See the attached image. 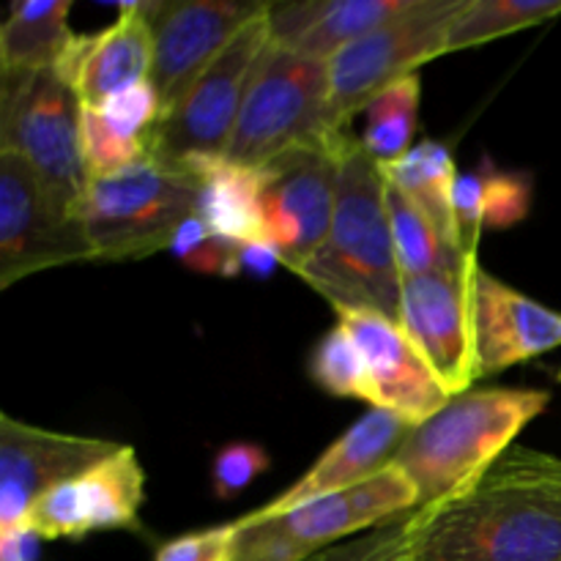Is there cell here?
<instances>
[{
	"instance_id": "13",
	"label": "cell",
	"mask_w": 561,
	"mask_h": 561,
	"mask_svg": "<svg viewBox=\"0 0 561 561\" xmlns=\"http://www.w3.org/2000/svg\"><path fill=\"white\" fill-rule=\"evenodd\" d=\"M110 438L44 431L0 414V531L25 524L38 499L121 453Z\"/></svg>"
},
{
	"instance_id": "33",
	"label": "cell",
	"mask_w": 561,
	"mask_h": 561,
	"mask_svg": "<svg viewBox=\"0 0 561 561\" xmlns=\"http://www.w3.org/2000/svg\"><path fill=\"white\" fill-rule=\"evenodd\" d=\"M485 173V222L488 228H510L520 222L531 208V179L526 173Z\"/></svg>"
},
{
	"instance_id": "9",
	"label": "cell",
	"mask_w": 561,
	"mask_h": 561,
	"mask_svg": "<svg viewBox=\"0 0 561 561\" xmlns=\"http://www.w3.org/2000/svg\"><path fill=\"white\" fill-rule=\"evenodd\" d=\"M466 0H422L420 9L370 36L348 44L329 64V113L334 129L365 113L367 104L409 75H420V66L447 55V36Z\"/></svg>"
},
{
	"instance_id": "1",
	"label": "cell",
	"mask_w": 561,
	"mask_h": 561,
	"mask_svg": "<svg viewBox=\"0 0 561 561\" xmlns=\"http://www.w3.org/2000/svg\"><path fill=\"white\" fill-rule=\"evenodd\" d=\"M414 561H561V458L513 447L474 488L422 510Z\"/></svg>"
},
{
	"instance_id": "21",
	"label": "cell",
	"mask_w": 561,
	"mask_h": 561,
	"mask_svg": "<svg viewBox=\"0 0 561 561\" xmlns=\"http://www.w3.org/2000/svg\"><path fill=\"white\" fill-rule=\"evenodd\" d=\"M71 0H16L0 27V69H55L77 38L69 27Z\"/></svg>"
},
{
	"instance_id": "5",
	"label": "cell",
	"mask_w": 561,
	"mask_h": 561,
	"mask_svg": "<svg viewBox=\"0 0 561 561\" xmlns=\"http://www.w3.org/2000/svg\"><path fill=\"white\" fill-rule=\"evenodd\" d=\"M195 175L146 157L121 173L91 181L77 214L96 263H121L170 250L181 225L195 217Z\"/></svg>"
},
{
	"instance_id": "17",
	"label": "cell",
	"mask_w": 561,
	"mask_h": 561,
	"mask_svg": "<svg viewBox=\"0 0 561 561\" xmlns=\"http://www.w3.org/2000/svg\"><path fill=\"white\" fill-rule=\"evenodd\" d=\"M471 343L474 381L561 345V316L493 277L482 263L471 268Z\"/></svg>"
},
{
	"instance_id": "14",
	"label": "cell",
	"mask_w": 561,
	"mask_h": 561,
	"mask_svg": "<svg viewBox=\"0 0 561 561\" xmlns=\"http://www.w3.org/2000/svg\"><path fill=\"white\" fill-rule=\"evenodd\" d=\"M142 502L146 474L135 447L126 444L113 458L38 499L27 513L25 526L42 540H82L96 531H135L140 529Z\"/></svg>"
},
{
	"instance_id": "6",
	"label": "cell",
	"mask_w": 561,
	"mask_h": 561,
	"mask_svg": "<svg viewBox=\"0 0 561 561\" xmlns=\"http://www.w3.org/2000/svg\"><path fill=\"white\" fill-rule=\"evenodd\" d=\"M416 507L420 496L414 485L392 463L351 491L312 499L268 518L255 513L239 518L230 561H307Z\"/></svg>"
},
{
	"instance_id": "4",
	"label": "cell",
	"mask_w": 561,
	"mask_h": 561,
	"mask_svg": "<svg viewBox=\"0 0 561 561\" xmlns=\"http://www.w3.org/2000/svg\"><path fill=\"white\" fill-rule=\"evenodd\" d=\"M345 131L329 113V64L272 44L263 53L225 159L257 170L296 148L332 146Z\"/></svg>"
},
{
	"instance_id": "23",
	"label": "cell",
	"mask_w": 561,
	"mask_h": 561,
	"mask_svg": "<svg viewBox=\"0 0 561 561\" xmlns=\"http://www.w3.org/2000/svg\"><path fill=\"white\" fill-rule=\"evenodd\" d=\"M422 0H323V11L294 53L329 60L348 44L420 9Z\"/></svg>"
},
{
	"instance_id": "18",
	"label": "cell",
	"mask_w": 561,
	"mask_h": 561,
	"mask_svg": "<svg viewBox=\"0 0 561 561\" xmlns=\"http://www.w3.org/2000/svg\"><path fill=\"white\" fill-rule=\"evenodd\" d=\"M153 31L146 3H121L118 20L91 36H77L55 69L75 85L85 107L151 80Z\"/></svg>"
},
{
	"instance_id": "12",
	"label": "cell",
	"mask_w": 561,
	"mask_h": 561,
	"mask_svg": "<svg viewBox=\"0 0 561 561\" xmlns=\"http://www.w3.org/2000/svg\"><path fill=\"white\" fill-rule=\"evenodd\" d=\"M266 3L244 0H157L146 3L153 31L151 85L162 99V115L186 96L197 77L228 49L241 27Z\"/></svg>"
},
{
	"instance_id": "26",
	"label": "cell",
	"mask_w": 561,
	"mask_h": 561,
	"mask_svg": "<svg viewBox=\"0 0 561 561\" xmlns=\"http://www.w3.org/2000/svg\"><path fill=\"white\" fill-rule=\"evenodd\" d=\"M561 14V0H466L447 36V53L480 47Z\"/></svg>"
},
{
	"instance_id": "29",
	"label": "cell",
	"mask_w": 561,
	"mask_h": 561,
	"mask_svg": "<svg viewBox=\"0 0 561 561\" xmlns=\"http://www.w3.org/2000/svg\"><path fill=\"white\" fill-rule=\"evenodd\" d=\"M422 510H409L376 529L337 542L307 561H414V535Z\"/></svg>"
},
{
	"instance_id": "31",
	"label": "cell",
	"mask_w": 561,
	"mask_h": 561,
	"mask_svg": "<svg viewBox=\"0 0 561 561\" xmlns=\"http://www.w3.org/2000/svg\"><path fill=\"white\" fill-rule=\"evenodd\" d=\"M272 458L261 444L252 442H236L228 444L217 453L211 463V491L214 496L230 502V499L241 496L263 471H268Z\"/></svg>"
},
{
	"instance_id": "7",
	"label": "cell",
	"mask_w": 561,
	"mask_h": 561,
	"mask_svg": "<svg viewBox=\"0 0 561 561\" xmlns=\"http://www.w3.org/2000/svg\"><path fill=\"white\" fill-rule=\"evenodd\" d=\"M80 118V96L58 69L3 71L0 151L20 157L49 195L75 211L88 190Z\"/></svg>"
},
{
	"instance_id": "34",
	"label": "cell",
	"mask_w": 561,
	"mask_h": 561,
	"mask_svg": "<svg viewBox=\"0 0 561 561\" xmlns=\"http://www.w3.org/2000/svg\"><path fill=\"white\" fill-rule=\"evenodd\" d=\"M239 520L208 526L201 531H186L157 548L153 561H230L233 559Z\"/></svg>"
},
{
	"instance_id": "38",
	"label": "cell",
	"mask_w": 561,
	"mask_h": 561,
	"mask_svg": "<svg viewBox=\"0 0 561 561\" xmlns=\"http://www.w3.org/2000/svg\"><path fill=\"white\" fill-rule=\"evenodd\" d=\"M559 381H561V373H559Z\"/></svg>"
},
{
	"instance_id": "16",
	"label": "cell",
	"mask_w": 561,
	"mask_h": 561,
	"mask_svg": "<svg viewBox=\"0 0 561 561\" xmlns=\"http://www.w3.org/2000/svg\"><path fill=\"white\" fill-rule=\"evenodd\" d=\"M337 321L348 329L367 362L370 409L389 411L416 427L453 400L398 321L367 310H343Z\"/></svg>"
},
{
	"instance_id": "30",
	"label": "cell",
	"mask_w": 561,
	"mask_h": 561,
	"mask_svg": "<svg viewBox=\"0 0 561 561\" xmlns=\"http://www.w3.org/2000/svg\"><path fill=\"white\" fill-rule=\"evenodd\" d=\"M170 252L192 272L211 274V277H236L239 274V244L208 230L206 222L197 217H190L181 225L173 244H170Z\"/></svg>"
},
{
	"instance_id": "32",
	"label": "cell",
	"mask_w": 561,
	"mask_h": 561,
	"mask_svg": "<svg viewBox=\"0 0 561 561\" xmlns=\"http://www.w3.org/2000/svg\"><path fill=\"white\" fill-rule=\"evenodd\" d=\"M455 230H458V247L460 255L469 261H480L477 250H480L482 228L485 222V173L474 170V173H458L455 181Z\"/></svg>"
},
{
	"instance_id": "3",
	"label": "cell",
	"mask_w": 561,
	"mask_h": 561,
	"mask_svg": "<svg viewBox=\"0 0 561 561\" xmlns=\"http://www.w3.org/2000/svg\"><path fill=\"white\" fill-rule=\"evenodd\" d=\"M548 405L546 389H469L411 427L392 463L414 485L420 510H433L474 488Z\"/></svg>"
},
{
	"instance_id": "36",
	"label": "cell",
	"mask_w": 561,
	"mask_h": 561,
	"mask_svg": "<svg viewBox=\"0 0 561 561\" xmlns=\"http://www.w3.org/2000/svg\"><path fill=\"white\" fill-rule=\"evenodd\" d=\"M279 263H283V257H279V252L268 241H247V244H239V274H250L255 279H268Z\"/></svg>"
},
{
	"instance_id": "24",
	"label": "cell",
	"mask_w": 561,
	"mask_h": 561,
	"mask_svg": "<svg viewBox=\"0 0 561 561\" xmlns=\"http://www.w3.org/2000/svg\"><path fill=\"white\" fill-rule=\"evenodd\" d=\"M387 181V179H383ZM387 211L392 225L394 255L403 279L422 277V274L458 272L469 263V257L460 255L455 247H449L436 230V225L427 219V214L414 201L387 184Z\"/></svg>"
},
{
	"instance_id": "11",
	"label": "cell",
	"mask_w": 561,
	"mask_h": 561,
	"mask_svg": "<svg viewBox=\"0 0 561 561\" xmlns=\"http://www.w3.org/2000/svg\"><path fill=\"white\" fill-rule=\"evenodd\" d=\"M351 135L332 146L296 148L257 168L263 236L296 274L321 250L332 228L340 157Z\"/></svg>"
},
{
	"instance_id": "25",
	"label": "cell",
	"mask_w": 561,
	"mask_h": 561,
	"mask_svg": "<svg viewBox=\"0 0 561 561\" xmlns=\"http://www.w3.org/2000/svg\"><path fill=\"white\" fill-rule=\"evenodd\" d=\"M420 102V75H409L367 104L365 113H362L365 115V131H362L359 142L378 164L394 162L414 148Z\"/></svg>"
},
{
	"instance_id": "8",
	"label": "cell",
	"mask_w": 561,
	"mask_h": 561,
	"mask_svg": "<svg viewBox=\"0 0 561 561\" xmlns=\"http://www.w3.org/2000/svg\"><path fill=\"white\" fill-rule=\"evenodd\" d=\"M266 9L241 27L239 36L197 77L186 96L159 118L148 137V157L168 168H184L190 159L201 157H225L252 75L263 53L272 47Z\"/></svg>"
},
{
	"instance_id": "35",
	"label": "cell",
	"mask_w": 561,
	"mask_h": 561,
	"mask_svg": "<svg viewBox=\"0 0 561 561\" xmlns=\"http://www.w3.org/2000/svg\"><path fill=\"white\" fill-rule=\"evenodd\" d=\"M99 110H102L121 131H126V135L131 137H140V140L148 142L153 126L162 118V99H159L151 80H148L129 88V91L118 93V96L107 99Z\"/></svg>"
},
{
	"instance_id": "2",
	"label": "cell",
	"mask_w": 561,
	"mask_h": 561,
	"mask_svg": "<svg viewBox=\"0 0 561 561\" xmlns=\"http://www.w3.org/2000/svg\"><path fill=\"white\" fill-rule=\"evenodd\" d=\"M299 274L337 312L367 310L400 323L403 274L389 225L387 181L356 137H348L340 157L332 228Z\"/></svg>"
},
{
	"instance_id": "19",
	"label": "cell",
	"mask_w": 561,
	"mask_h": 561,
	"mask_svg": "<svg viewBox=\"0 0 561 561\" xmlns=\"http://www.w3.org/2000/svg\"><path fill=\"white\" fill-rule=\"evenodd\" d=\"M409 433V422L383 409H370L310 466L307 474H301L288 491L279 493L266 507L255 510V515L268 518V515L301 507L312 499L334 496V493L351 491V488L373 480L378 471L392 466L394 455L403 447Z\"/></svg>"
},
{
	"instance_id": "15",
	"label": "cell",
	"mask_w": 561,
	"mask_h": 561,
	"mask_svg": "<svg viewBox=\"0 0 561 561\" xmlns=\"http://www.w3.org/2000/svg\"><path fill=\"white\" fill-rule=\"evenodd\" d=\"M422 274L403 279L400 327L422 351L449 398L469 392L474 383V343H471V268Z\"/></svg>"
},
{
	"instance_id": "10",
	"label": "cell",
	"mask_w": 561,
	"mask_h": 561,
	"mask_svg": "<svg viewBox=\"0 0 561 561\" xmlns=\"http://www.w3.org/2000/svg\"><path fill=\"white\" fill-rule=\"evenodd\" d=\"M69 263H96L82 219L14 153L0 151V288Z\"/></svg>"
},
{
	"instance_id": "22",
	"label": "cell",
	"mask_w": 561,
	"mask_h": 561,
	"mask_svg": "<svg viewBox=\"0 0 561 561\" xmlns=\"http://www.w3.org/2000/svg\"><path fill=\"white\" fill-rule=\"evenodd\" d=\"M378 168H381L387 184H392L409 201H414L427 214V219L436 225L442 239L460 252L453 211L458 168H455V157L447 142L422 140L409 153H403L394 162L378 164Z\"/></svg>"
},
{
	"instance_id": "28",
	"label": "cell",
	"mask_w": 561,
	"mask_h": 561,
	"mask_svg": "<svg viewBox=\"0 0 561 561\" xmlns=\"http://www.w3.org/2000/svg\"><path fill=\"white\" fill-rule=\"evenodd\" d=\"M80 148L88 184L121 173L148 157L146 140L126 135L102 110L85 107V104H82L80 118Z\"/></svg>"
},
{
	"instance_id": "27",
	"label": "cell",
	"mask_w": 561,
	"mask_h": 561,
	"mask_svg": "<svg viewBox=\"0 0 561 561\" xmlns=\"http://www.w3.org/2000/svg\"><path fill=\"white\" fill-rule=\"evenodd\" d=\"M310 376L332 398L367 400L370 403V376L359 345L343 323H334L316 343L310 356Z\"/></svg>"
},
{
	"instance_id": "20",
	"label": "cell",
	"mask_w": 561,
	"mask_h": 561,
	"mask_svg": "<svg viewBox=\"0 0 561 561\" xmlns=\"http://www.w3.org/2000/svg\"><path fill=\"white\" fill-rule=\"evenodd\" d=\"M197 181L195 217L222 239L247 244L266 241L261 217V179L257 170L241 168L225 157H201L184 164Z\"/></svg>"
},
{
	"instance_id": "37",
	"label": "cell",
	"mask_w": 561,
	"mask_h": 561,
	"mask_svg": "<svg viewBox=\"0 0 561 561\" xmlns=\"http://www.w3.org/2000/svg\"><path fill=\"white\" fill-rule=\"evenodd\" d=\"M38 542H42V537L25 524L0 531V561H36Z\"/></svg>"
}]
</instances>
